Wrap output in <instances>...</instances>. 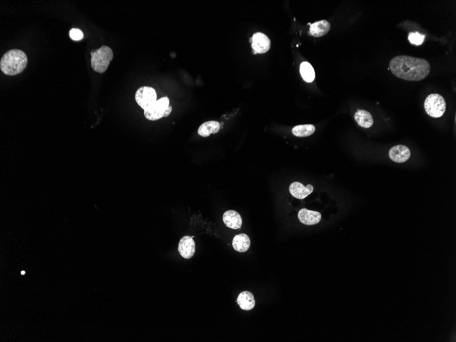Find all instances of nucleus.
Wrapping results in <instances>:
<instances>
[{
	"mask_svg": "<svg viewBox=\"0 0 456 342\" xmlns=\"http://www.w3.org/2000/svg\"><path fill=\"white\" fill-rule=\"evenodd\" d=\"M392 73L398 78L419 82L423 80L430 72V65L424 59L406 55L395 57L390 62Z\"/></svg>",
	"mask_w": 456,
	"mask_h": 342,
	"instance_id": "f257e3e1",
	"label": "nucleus"
},
{
	"mask_svg": "<svg viewBox=\"0 0 456 342\" xmlns=\"http://www.w3.org/2000/svg\"><path fill=\"white\" fill-rule=\"evenodd\" d=\"M28 57L23 51L12 50L6 52L0 60V68L5 75L14 76L26 68Z\"/></svg>",
	"mask_w": 456,
	"mask_h": 342,
	"instance_id": "f03ea898",
	"label": "nucleus"
},
{
	"mask_svg": "<svg viewBox=\"0 0 456 342\" xmlns=\"http://www.w3.org/2000/svg\"><path fill=\"white\" fill-rule=\"evenodd\" d=\"M91 65L94 71L103 73L114 58L112 49L108 46H102L98 50L91 52Z\"/></svg>",
	"mask_w": 456,
	"mask_h": 342,
	"instance_id": "7ed1b4c3",
	"label": "nucleus"
},
{
	"mask_svg": "<svg viewBox=\"0 0 456 342\" xmlns=\"http://www.w3.org/2000/svg\"><path fill=\"white\" fill-rule=\"evenodd\" d=\"M425 112L430 117H441L445 114L446 102L444 98L438 94H430L424 103Z\"/></svg>",
	"mask_w": 456,
	"mask_h": 342,
	"instance_id": "20e7f679",
	"label": "nucleus"
},
{
	"mask_svg": "<svg viewBox=\"0 0 456 342\" xmlns=\"http://www.w3.org/2000/svg\"><path fill=\"white\" fill-rule=\"evenodd\" d=\"M169 107V100L168 97L161 98L151 107L144 110V116L149 120L155 121L164 117L167 109Z\"/></svg>",
	"mask_w": 456,
	"mask_h": 342,
	"instance_id": "39448f33",
	"label": "nucleus"
},
{
	"mask_svg": "<svg viewBox=\"0 0 456 342\" xmlns=\"http://www.w3.org/2000/svg\"><path fill=\"white\" fill-rule=\"evenodd\" d=\"M135 101L138 105L145 110L157 101V94L152 87H141L136 92Z\"/></svg>",
	"mask_w": 456,
	"mask_h": 342,
	"instance_id": "423d86ee",
	"label": "nucleus"
},
{
	"mask_svg": "<svg viewBox=\"0 0 456 342\" xmlns=\"http://www.w3.org/2000/svg\"><path fill=\"white\" fill-rule=\"evenodd\" d=\"M193 237L185 236L181 239L178 243V252L185 259H190L196 252V242Z\"/></svg>",
	"mask_w": 456,
	"mask_h": 342,
	"instance_id": "0eeeda50",
	"label": "nucleus"
},
{
	"mask_svg": "<svg viewBox=\"0 0 456 342\" xmlns=\"http://www.w3.org/2000/svg\"><path fill=\"white\" fill-rule=\"evenodd\" d=\"M270 40L265 34L257 33L252 37V47L257 53H265L270 48Z\"/></svg>",
	"mask_w": 456,
	"mask_h": 342,
	"instance_id": "6e6552de",
	"label": "nucleus"
},
{
	"mask_svg": "<svg viewBox=\"0 0 456 342\" xmlns=\"http://www.w3.org/2000/svg\"><path fill=\"white\" fill-rule=\"evenodd\" d=\"M410 151L409 148L404 145H397L393 146L389 151L390 159L396 163H404L408 161L410 157Z\"/></svg>",
	"mask_w": 456,
	"mask_h": 342,
	"instance_id": "1a4fd4ad",
	"label": "nucleus"
},
{
	"mask_svg": "<svg viewBox=\"0 0 456 342\" xmlns=\"http://www.w3.org/2000/svg\"><path fill=\"white\" fill-rule=\"evenodd\" d=\"M299 220L304 225H313L319 223L321 221V214L319 212L312 211L306 208L301 209L299 211Z\"/></svg>",
	"mask_w": 456,
	"mask_h": 342,
	"instance_id": "9d476101",
	"label": "nucleus"
},
{
	"mask_svg": "<svg viewBox=\"0 0 456 342\" xmlns=\"http://www.w3.org/2000/svg\"><path fill=\"white\" fill-rule=\"evenodd\" d=\"M289 190H290L291 195H293L294 198L303 200L307 198L308 195L312 193L314 191V187L311 185L304 187L302 183L294 182L291 184Z\"/></svg>",
	"mask_w": 456,
	"mask_h": 342,
	"instance_id": "9b49d317",
	"label": "nucleus"
},
{
	"mask_svg": "<svg viewBox=\"0 0 456 342\" xmlns=\"http://www.w3.org/2000/svg\"><path fill=\"white\" fill-rule=\"evenodd\" d=\"M223 221L227 227L234 230L240 229L243 224L241 216L235 210H228L223 215Z\"/></svg>",
	"mask_w": 456,
	"mask_h": 342,
	"instance_id": "f8f14e48",
	"label": "nucleus"
},
{
	"mask_svg": "<svg viewBox=\"0 0 456 342\" xmlns=\"http://www.w3.org/2000/svg\"><path fill=\"white\" fill-rule=\"evenodd\" d=\"M250 237L245 234H240L234 237L232 246L236 252L243 253L250 248Z\"/></svg>",
	"mask_w": 456,
	"mask_h": 342,
	"instance_id": "ddd939ff",
	"label": "nucleus"
},
{
	"mask_svg": "<svg viewBox=\"0 0 456 342\" xmlns=\"http://www.w3.org/2000/svg\"><path fill=\"white\" fill-rule=\"evenodd\" d=\"M331 29V25L326 20L315 22L311 25L309 33L314 37H321L329 33Z\"/></svg>",
	"mask_w": 456,
	"mask_h": 342,
	"instance_id": "4468645a",
	"label": "nucleus"
},
{
	"mask_svg": "<svg viewBox=\"0 0 456 342\" xmlns=\"http://www.w3.org/2000/svg\"><path fill=\"white\" fill-rule=\"evenodd\" d=\"M237 303L242 309L249 311L253 309L255 306V301L252 292L244 291L239 294Z\"/></svg>",
	"mask_w": 456,
	"mask_h": 342,
	"instance_id": "2eb2a0df",
	"label": "nucleus"
},
{
	"mask_svg": "<svg viewBox=\"0 0 456 342\" xmlns=\"http://www.w3.org/2000/svg\"><path fill=\"white\" fill-rule=\"evenodd\" d=\"M220 130V122L217 121H208L203 123L198 129V134L203 137H207L211 134H218Z\"/></svg>",
	"mask_w": 456,
	"mask_h": 342,
	"instance_id": "dca6fc26",
	"label": "nucleus"
},
{
	"mask_svg": "<svg viewBox=\"0 0 456 342\" xmlns=\"http://www.w3.org/2000/svg\"><path fill=\"white\" fill-rule=\"evenodd\" d=\"M355 119L358 125L365 129L372 127L373 124L372 116L368 111L358 110L355 114Z\"/></svg>",
	"mask_w": 456,
	"mask_h": 342,
	"instance_id": "f3484780",
	"label": "nucleus"
},
{
	"mask_svg": "<svg viewBox=\"0 0 456 342\" xmlns=\"http://www.w3.org/2000/svg\"><path fill=\"white\" fill-rule=\"evenodd\" d=\"M300 73L304 82L311 83L315 79V71L312 66L307 62H304L300 66Z\"/></svg>",
	"mask_w": 456,
	"mask_h": 342,
	"instance_id": "a211bd4d",
	"label": "nucleus"
},
{
	"mask_svg": "<svg viewBox=\"0 0 456 342\" xmlns=\"http://www.w3.org/2000/svg\"><path fill=\"white\" fill-rule=\"evenodd\" d=\"M315 131L316 127L312 124H303L294 126L292 129V134L297 137H308L314 134Z\"/></svg>",
	"mask_w": 456,
	"mask_h": 342,
	"instance_id": "6ab92c4d",
	"label": "nucleus"
},
{
	"mask_svg": "<svg viewBox=\"0 0 456 342\" xmlns=\"http://www.w3.org/2000/svg\"><path fill=\"white\" fill-rule=\"evenodd\" d=\"M425 38V35L421 34L419 33H410L408 35V40L410 43L417 46L423 43Z\"/></svg>",
	"mask_w": 456,
	"mask_h": 342,
	"instance_id": "aec40b11",
	"label": "nucleus"
},
{
	"mask_svg": "<svg viewBox=\"0 0 456 342\" xmlns=\"http://www.w3.org/2000/svg\"><path fill=\"white\" fill-rule=\"evenodd\" d=\"M69 35H70V38L72 40H75V41H79V40H82L84 38L83 33L80 30L76 29V28L70 30Z\"/></svg>",
	"mask_w": 456,
	"mask_h": 342,
	"instance_id": "412c9836",
	"label": "nucleus"
},
{
	"mask_svg": "<svg viewBox=\"0 0 456 342\" xmlns=\"http://www.w3.org/2000/svg\"><path fill=\"white\" fill-rule=\"evenodd\" d=\"M171 111H172V107H171V106H169L168 109H167L164 117H168V116H169V114H171Z\"/></svg>",
	"mask_w": 456,
	"mask_h": 342,
	"instance_id": "4be33fe9",
	"label": "nucleus"
},
{
	"mask_svg": "<svg viewBox=\"0 0 456 342\" xmlns=\"http://www.w3.org/2000/svg\"><path fill=\"white\" fill-rule=\"evenodd\" d=\"M21 274H26V272H25V271H22V272L21 273Z\"/></svg>",
	"mask_w": 456,
	"mask_h": 342,
	"instance_id": "5701e85b",
	"label": "nucleus"
}]
</instances>
